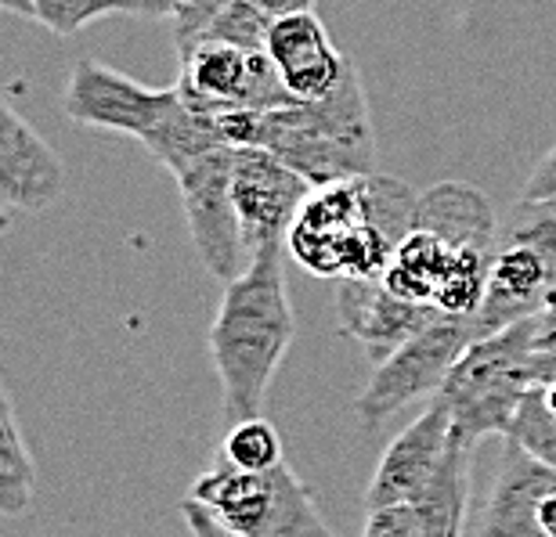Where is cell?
Returning a JSON list of instances; mask_svg holds the SVG:
<instances>
[{
  "label": "cell",
  "instance_id": "obj_6",
  "mask_svg": "<svg viewBox=\"0 0 556 537\" xmlns=\"http://www.w3.org/2000/svg\"><path fill=\"white\" fill-rule=\"evenodd\" d=\"M188 498L206 506L239 537H337L321 520L307 484L286 462L250 473L217 455Z\"/></svg>",
  "mask_w": 556,
  "mask_h": 537
},
{
  "label": "cell",
  "instance_id": "obj_8",
  "mask_svg": "<svg viewBox=\"0 0 556 537\" xmlns=\"http://www.w3.org/2000/svg\"><path fill=\"white\" fill-rule=\"evenodd\" d=\"M231 166H236V144H217L174 174L192 245L220 285L236 282L253 264L247 239H242L236 199H231Z\"/></svg>",
  "mask_w": 556,
  "mask_h": 537
},
{
  "label": "cell",
  "instance_id": "obj_23",
  "mask_svg": "<svg viewBox=\"0 0 556 537\" xmlns=\"http://www.w3.org/2000/svg\"><path fill=\"white\" fill-rule=\"evenodd\" d=\"M506 440L520 444L528 455H535L542 465H549L556 473V415H549V411L542 408V400L535 397V386H531L528 397L520 400Z\"/></svg>",
  "mask_w": 556,
  "mask_h": 537
},
{
  "label": "cell",
  "instance_id": "obj_16",
  "mask_svg": "<svg viewBox=\"0 0 556 537\" xmlns=\"http://www.w3.org/2000/svg\"><path fill=\"white\" fill-rule=\"evenodd\" d=\"M553 480L556 473L549 465H542L520 444L506 440L477 537H542L535 523V506Z\"/></svg>",
  "mask_w": 556,
  "mask_h": 537
},
{
  "label": "cell",
  "instance_id": "obj_9",
  "mask_svg": "<svg viewBox=\"0 0 556 537\" xmlns=\"http://www.w3.org/2000/svg\"><path fill=\"white\" fill-rule=\"evenodd\" d=\"M174 87L188 105L206 112H264L296 102L268 51H242L220 40H203L181 51V76Z\"/></svg>",
  "mask_w": 556,
  "mask_h": 537
},
{
  "label": "cell",
  "instance_id": "obj_7",
  "mask_svg": "<svg viewBox=\"0 0 556 537\" xmlns=\"http://www.w3.org/2000/svg\"><path fill=\"white\" fill-rule=\"evenodd\" d=\"M477 340L473 318H452L441 315L413 340H405L394 354H387L372 368L369 383L358 394V419L369 430H380L394 411L408 408L419 397H438L444 379L455 368V361L466 354V346Z\"/></svg>",
  "mask_w": 556,
  "mask_h": 537
},
{
  "label": "cell",
  "instance_id": "obj_1",
  "mask_svg": "<svg viewBox=\"0 0 556 537\" xmlns=\"http://www.w3.org/2000/svg\"><path fill=\"white\" fill-rule=\"evenodd\" d=\"M419 192L387 174H362L311 188L286 253L318 278H383L394 250L413 231Z\"/></svg>",
  "mask_w": 556,
  "mask_h": 537
},
{
  "label": "cell",
  "instance_id": "obj_4",
  "mask_svg": "<svg viewBox=\"0 0 556 537\" xmlns=\"http://www.w3.org/2000/svg\"><path fill=\"white\" fill-rule=\"evenodd\" d=\"M535 318L498 329L484 340H473L455 361L441 386V400L452 411L455 433L466 440L506 436L528 389L539 383L535 365Z\"/></svg>",
  "mask_w": 556,
  "mask_h": 537
},
{
  "label": "cell",
  "instance_id": "obj_12",
  "mask_svg": "<svg viewBox=\"0 0 556 537\" xmlns=\"http://www.w3.org/2000/svg\"><path fill=\"white\" fill-rule=\"evenodd\" d=\"M452 436H455L452 411L441 397H433L430 408L422 411L413 426H405L387 444L380 465L372 473V484L365 490V509L372 512L419 498L430 487V480L441 473Z\"/></svg>",
  "mask_w": 556,
  "mask_h": 537
},
{
  "label": "cell",
  "instance_id": "obj_14",
  "mask_svg": "<svg viewBox=\"0 0 556 537\" xmlns=\"http://www.w3.org/2000/svg\"><path fill=\"white\" fill-rule=\"evenodd\" d=\"M65 192L59 152L0 98V203L22 214H40Z\"/></svg>",
  "mask_w": 556,
  "mask_h": 537
},
{
  "label": "cell",
  "instance_id": "obj_24",
  "mask_svg": "<svg viewBox=\"0 0 556 537\" xmlns=\"http://www.w3.org/2000/svg\"><path fill=\"white\" fill-rule=\"evenodd\" d=\"M181 516H185V527L192 537H239V534H231L206 506H199L192 498L181 501Z\"/></svg>",
  "mask_w": 556,
  "mask_h": 537
},
{
  "label": "cell",
  "instance_id": "obj_20",
  "mask_svg": "<svg viewBox=\"0 0 556 537\" xmlns=\"http://www.w3.org/2000/svg\"><path fill=\"white\" fill-rule=\"evenodd\" d=\"M220 458H228L231 465L250 469V473H264V469L282 465V436L264 415L242 419L236 426H228L225 440H220Z\"/></svg>",
  "mask_w": 556,
  "mask_h": 537
},
{
  "label": "cell",
  "instance_id": "obj_18",
  "mask_svg": "<svg viewBox=\"0 0 556 537\" xmlns=\"http://www.w3.org/2000/svg\"><path fill=\"white\" fill-rule=\"evenodd\" d=\"M455 253L459 250H452V245L441 242L438 234L413 228L402 239V245L394 250L380 282L391 289V293L413 299V304L433 307V299H438V289L444 282V274H448Z\"/></svg>",
  "mask_w": 556,
  "mask_h": 537
},
{
  "label": "cell",
  "instance_id": "obj_2",
  "mask_svg": "<svg viewBox=\"0 0 556 537\" xmlns=\"http://www.w3.org/2000/svg\"><path fill=\"white\" fill-rule=\"evenodd\" d=\"M296 335L289 304L282 245L261 250L236 282L220 289V304L210 324V357L220 383L225 426L264 415V397Z\"/></svg>",
  "mask_w": 556,
  "mask_h": 537
},
{
  "label": "cell",
  "instance_id": "obj_28",
  "mask_svg": "<svg viewBox=\"0 0 556 537\" xmlns=\"http://www.w3.org/2000/svg\"><path fill=\"white\" fill-rule=\"evenodd\" d=\"M261 11H268L271 18L296 15V11H315V0H253Z\"/></svg>",
  "mask_w": 556,
  "mask_h": 537
},
{
  "label": "cell",
  "instance_id": "obj_15",
  "mask_svg": "<svg viewBox=\"0 0 556 537\" xmlns=\"http://www.w3.org/2000/svg\"><path fill=\"white\" fill-rule=\"evenodd\" d=\"M268 59L289 87L296 102H321L329 98L348 76V59L332 48L326 26L315 11H296L271 22L268 33Z\"/></svg>",
  "mask_w": 556,
  "mask_h": 537
},
{
  "label": "cell",
  "instance_id": "obj_27",
  "mask_svg": "<svg viewBox=\"0 0 556 537\" xmlns=\"http://www.w3.org/2000/svg\"><path fill=\"white\" fill-rule=\"evenodd\" d=\"M188 0H127V15L141 18H174Z\"/></svg>",
  "mask_w": 556,
  "mask_h": 537
},
{
  "label": "cell",
  "instance_id": "obj_22",
  "mask_svg": "<svg viewBox=\"0 0 556 537\" xmlns=\"http://www.w3.org/2000/svg\"><path fill=\"white\" fill-rule=\"evenodd\" d=\"M105 15H127V0H33V18L59 37H76Z\"/></svg>",
  "mask_w": 556,
  "mask_h": 537
},
{
  "label": "cell",
  "instance_id": "obj_29",
  "mask_svg": "<svg viewBox=\"0 0 556 537\" xmlns=\"http://www.w3.org/2000/svg\"><path fill=\"white\" fill-rule=\"evenodd\" d=\"M0 11H11V15L33 18V0H0Z\"/></svg>",
  "mask_w": 556,
  "mask_h": 537
},
{
  "label": "cell",
  "instance_id": "obj_11",
  "mask_svg": "<svg viewBox=\"0 0 556 537\" xmlns=\"http://www.w3.org/2000/svg\"><path fill=\"white\" fill-rule=\"evenodd\" d=\"M307 177H300L293 166H286L278 155L264 149H242L236 144V166H231V199L242 223L250 256L261 250H286V234L311 195Z\"/></svg>",
  "mask_w": 556,
  "mask_h": 537
},
{
  "label": "cell",
  "instance_id": "obj_5",
  "mask_svg": "<svg viewBox=\"0 0 556 537\" xmlns=\"http://www.w3.org/2000/svg\"><path fill=\"white\" fill-rule=\"evenodd\" d=\"M556 289V199H525L509 209L488 256V282L473 335L484 340L517 321L539 318Z\"/></svg>",
  "mask_w": 556,
  "mask_h": 537
},
{
  "label": "cell",
  "instance_id": "obj_30",
  "mask_svg": "<svg viewBox=\"0 0 556 537\" xmlns=\"http://www.w3.org/2000/svg\"><path fill=\"white\" fill-rule=\"evenodd\" d=\"M0 411H15V408H11V397H8L4 386H0Z\"/></svg>",
  "mask_w": 556,
  "mask_h": 537
},
{
  "label": "cell",
  "instance_id": "obj_19",
  "mask_svg": "<svg viewBox=\"0 0 556 537\" xmlns=\"http://www.w3.org/2000/svg\"><path fill=\"white\" fill-rule=\"evenodd\" d=\"M37 469L22 444L15 411H0V516H22L33 506Z\"/></svg>",
  "mask_w": 556,
  "mask_h": 537
},
{
  "label": "cell",
  "instance_id": "obj_3",
  "mask_svg": "<svg viewBox=\"0 0 556 537\" xmlns=\"http://www.w3.org/2000/svg\"><path fill=\"white\" fill-rule=\"evenodd\" d=\"M220 130L228 144L278 155L315 188L376 174L369 98L354 65H348L343 84L321 102H293L264 112L231 108L220 112Z\"/></svg>",
  "mask_w": 556,
  "mask_h": 537
},
{
  "label": "cell",
  "instance_id": "obj_10",
  "mask_svg": "<svg viewBox=\"0 0 556 537\" xmlns=\"http://www.w3.org/2000/svg\"><path fill=\"white\" fill-rule=\"evenodd\" d=\"M177 105V87H144L130 80L127 73H116L113 65L84 59L73 65L65 80L62 108L80 127L127 133L144 141L160 127L163 116Z\"/></svg>",
  "mask_w": 556,
  "mask_h": 537
},
{
  "label": "cell",
  "instance_id": "obj_25",
  "mask_svg": "<svg viewBox=\"0 0 556 537\" xmlns=\"http://www.w3.org/2000/svg\"><path fill=\"white\" fill-rule=\"evenodd\" d=\"M520 195L525 199H556V144L539 159L535 174L528 177V184Z\"/></svg>",
  "mask_w": 556,
  "mask_h": 537
},
{
  "label": "cell",
  "instance_id": "obj_21",
  "mask_svg": "<svg viewBox=\"0 0 556 537\" xmlns=\"http://www.w3.org/2000/svg\"><path fill=\"white\" fill-rule=\"evenodd\" d=\"M271 22L275 18L268 11H261L253 0H228L225 11L214 18V26L206 29L203 40H220V43H231V48H242V51H264L268 48Z\"/></svg>",
  "mask_w": 556,
  "mask_h": 537
},
{
  "label": "cell",
  "instance_id": "obj_13",
  "mask_svg": "<svg viewBox=\"0 0 556 537\" xmlns=\"http://www.w3.org/2000/svg\"><path fill=\"white\" fill-rule=\"evenodd\" d=\"M438 318H441L438 307L413 304V299L391 293L380 278H340L337 282L340 332L358 340L362 350L369 354L376 365Z\"/></svg>",
  "mask_w": 556,
  "mask_h": 537
},
{
  "label": "cell",
  "instance_id": "obj_26",
  "mask_svg": "<svg viewBox=\"0 0 556 537\" xmlns=\"http://www.w3.org/2000/svg\"><path fill=\"white\" fill-rule=\"evenodd\" d=\"M535 350H556V289L549 293L542 315L535 318Z\"/></svg>",
  "mask_w": 556,
  "mask_h": 537
},
{
  "label": "cell",
  "instance_id": "obj_17",
  "mask_svg": "<svg viewBox=\"0 0 556 537\" xmlns=\"http://www.w3.org/2000/svg\"><path fill=\"white\" fill-rule=\"evenodd\" d=\"M413 228L438 234L452 250L492 253L503 223H498L495 206L488 203V195L481 188L463 184V181H441L427 188V192H419Z\"/></svg>",
  "mask_w": 556,
  "mask_h": 537
}]
</instances>
